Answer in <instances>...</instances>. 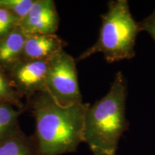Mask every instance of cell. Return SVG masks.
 <instances>
[{"label":"cell","mask_w":155,"mask_h":155,"mask_svg":"<svg viewBox=\"0 0 155 155\" xmlns=\"http://www.w3.org/2000/svg\"><path fill=\"white\" fill-rule=\"evenodd\" d=\"M89 104L68 107L58 105L46 91L27 100L35 119L36 129L32 136L38 155H61L75 152L83 142V125Z\"/></svg>","instance_id":"6da1fadb"},{"label":"cell","mask_w":155,"mask_h":155,"mask_svg":"<svg viewBox=\"0 0 155 155\" xmlns=\"http://www.w3.org/2000/svg\"><path fill=\"white\" fill-rule=\"evenodd\" d=\"M127 98V79L119 71L106 96L89 106L86 113L83 142L91 150L116 154L121 136L129 127L126 116Z\"/></svg>","instance_id":"7a4b0ae2"},{"label":"cell","mask_w":155,"mask_h":155,"mask_svg":"<svg viewBox=\"0 0 155 155\" xmlns=\"http://www.w3.org/2000/svg\"><path fill=\"white\" fill-rule=\"evenodd\" d=\"M141 32L127 0H114L108 3V10L101 15V27L98 40L77 58L83 61L96 53L104 55L108 63L130 60L135 56L136 39Z\"/></svg>","instance_id":"3957f363"},{"label":"cell","mask_w":155,"mask_h":155,"mask_svg":"<svg viewBox=\"0 0 155 155\" xmlns=\"http://www.w3.org/2000/svg\"><path fill=\"white\" fill-rule=\"evenodd\" d=\"M45 86L46 92L63 107L83 103L75 61L64 50L50 61Z\"/></svg>","instance_id":"277c9868"},{"label":"cell","mask_w":155,"mask_h":155,"mask_svg":"<svg viewBox=\"0 0 155 155\" xmlns=\"http://www.w3.org/2000/svg\"><path fill=\"white\" fill-rule=\"evenodd\" d=\"M50 60L21 61L8 73L13 86L22 98L28 100L36 94L46 91Z\"/></svg>","instance_id":"5b68a950"},{"label":"cell","mask_w":155,"mask_h":155,"mask_svg":"<svg viewBox=\"0 0 155 155\" xmlns=\"http://www.w3.org/2000/svg\"><path fill=\"white\" fill-rule=\"evenodd\" d=\"M59 22L55 2L35 0L30 12L18 25L26 35H55Z\"/></svg>","instance_id":"8992f818"},{"label":"cell","mask_w":155,"mask_h":155,"mask_svg":"<svg viewBox=\"0 0 155 155\" xmlns=\"http://www.w3.org/2000/svg\"><path fill=\"white\" fill-rule=\"evenodd\" d=\"M67 42L57 35H26L21 61L50 60L64 50Z\"/></svg>","instance_id":"52a82bcc"},{"label":"cell","mask_w":155,"mask_h":155,"mask_svg":"<svg viewBox=\"0 0 155 155\" xmlns=\"http://www.w3.org/2000/svg\"><path fill=\"white\" fill-rule=\"evenodd\" d=\"M26 34L17 26L0 39V69L8 73L22 60Z\"/></svg>","instance_id":"ba28073f"},{"label":"cell","mask_w":155,"mask_h":155,"mask_svg":"<svg viewBox=\"0 0 155 155\" xmlns=\"http://www.w3.org/2000/svg\"><path fill=\"white\" fill-rule=\"evenodd\" d=\"M0 155H38L32 137H28L18 127L0 142Z\"/></svg>","instance_id":"9c48e42d"},{"label":"cell","mask_w":155,"mask_h":155,"mask_svg":"<svg viewBox=\"0 0 155 155\" xmlns=\"http://www.w3.org/2000/svg\"><path fill=\"white\" fill-rule=\"evenodd\" d=\"M22 113L12 104L0 102V142L19 127L18 118Z\"/></svg>","instance_id":"30bf717a"},{"label":"cell","mask_w":155,"mask_h":155,"mask_svg":"<svg viewBox=\"0 0 155 155\" xmlns=\"http://www.w3.org/2000/svg\"><path fill=\"white\" fill-rule=\"evenodd\" d=\"M0 102L8 103L25 111V104L13 86L8 73L0 69Z\"/></svg>","instance_id":"8fae6325"},{"label":"cell","mask_w":155,"mask_h":155,"mask_svg":"<svg viewBox=\"0 0 155 155\" xmlns=\"http://www.w3.org/2000/svg\"><path fill=\"white\" fill-rule=\"evenodd\" d=\"M35 1V0H0V7L11 12L20 21L30 12Z\"/></svg>","instance_id":"7c38bea8"},{"label":"cell","mask_w":155,"mask_h":155,"mask_svg":"<svg viewBox=\"0 0 155 155\" xmlns=\"http://www.w3.org/2000/svg\"><path fill=\"white\" fill-rule=\"evenodd\" d=\"M19 19L11 12L0 7V39L7 35L18 26Z\"/></svg>","instance_id":"4fadbf2b"},{"label":"cell","mask_w":155,"mask_h":155,"mask_svg":"<svg viewBox=\"0 0 155 155\" xmlns=\"http://www.w3.org/2000/svg\"><path fill=\"white\" fill-rule=\"evenodd\" d=\"M141 32H147L155 41V9L152 13L139 22Z\"/></svg>","instance_id":"5bb4252c"},{"label":"cell","mask_w":155,"mask_h":155,"mask_svg":"<svg viewBox=\"0 0 155 155\" xmlns=\"http://www.w3.org/2000/svg\"><path fill=\"white\" fill-rule=\"evenodd\" d=\"M91 150L93 155H116V154H114V153L104 152V151L96 150V149H93V150Z\"/></svg>","instance_id":"9a60e30c"}]
</instances>
